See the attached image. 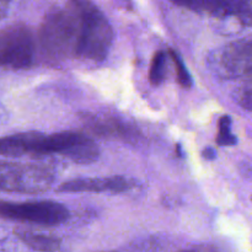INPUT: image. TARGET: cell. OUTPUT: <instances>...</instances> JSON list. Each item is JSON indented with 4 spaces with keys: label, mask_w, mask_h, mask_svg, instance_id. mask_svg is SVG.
<instances>
[{
    "label": "cell",
    "mask_w": 252,
    "mask_h": 252,
    "mask_svg": "<svg viewBox=\"0 0 252 252\" xmlns=\"http://www.w3.org/2000/svg\"><path fill=\"white\" fill-rule=\"evenodd\" d=\"M74 22L75 58L101 62L113 42V30L107 17L90 0H69Z\"/></svg>",
    "instance_id": "1"
},
{
    "label": "cell",
    "mask_w": 252,
    "mask_h": 252,
    "mask_svg": "<svg viewBox=\"0 0 252 252\" xmlns=\"http://www.w3.org/2000/svg\"><path fill=\"white\" fill-rule=\"evenodd\" d=\"M84 140L85 134L79 132H62L51 135L34 132L19 133L0 138V155L62 154L71 159L80 149Z\"/></svg>",
    "instance_id": "2"
},
{
    "label": "cell",
    "mask_w": 252,
    "mask_h": 252,
    "mask_svg": "<svg viewBox=\"0 0 252 252\" xmlns=\"http://www.w3.org/2000/svg\"><path fill=\"white\" fill-rule=\"evenodd\" d=\"M43 53L53 61L75 58L73 16L68 6L49 12L39 30Z\"/></svg>",
    "instance_id": "3"
},
{
    "label": "cell",
    "mask_w": 252,
    "mask_h": 252,
    "mask_svg": "<svg viewBox=\"0 0 252 252\" xmlns=\"http://www.w3.org/2000/svg\"><path fill=\"white\" fill-rule=\"evenodd\" d=\"M53 175L36 164L0 160V192L36 193L51 187Z\"/></svg>",
    "instance_id": "4"
},
{
    "label": "cell",
    "mask_w": 252,
    "mask_h": 252,
    "mask_svg": "<svg viewBox=\"0 0 252 252\" xmlns=\"http://www.w3.org/2000/svg\"><path fill=\"white\" fill-rule=\"evenodd\" d=\"M0 217L9 220L49 226L64 223L69 218V212L63 204L52 201H0Z\"/></svg>",
    "instance_id": "5"
},
{
    "label": "cell",
    "mask_w": 252,
    "mask_h": 252,
    "mask_svg": "<svg viewBox=\"0 0 252 252\" xmlns=\"http://www.w3.org/2000/svg\"><path fill=\"white\" fill-rule=\"evenodd\" d=\"M34 39L29 27L14 25L0 31V65L21 69L32 64Z\"/></svg>",
    "instance_id": "6"
},
{
    "label": "cell",
    "mask_w": 252,
    "mask_h": 252,
    "mask_svg": "<svg viewBox=\"0 0 252 252\" xmlns=\"http://www.w3.org/2000/svg\"><path fill=\"white\" fill-rule=\"evenodd\" d=\"M81 121L90 132L98 137L112 138L127 143H134L139 137L137 128L120 118L84 113Z\"/></svg>",
    "instance_id": "7"
},
{
    "label": "cell",
    "mask_w": 252,
    "mask_h": 252,
    "mask_svg": "<svg viewBox=\"0 0 252 252\" xmlns=\"http://www.w3.org/2000/svg\"><path fill=\"white\" fill-rule=\"evenodd\" d=\"M220 73L228 76L252 74V42H236L226 46L216 58Z\"/></svg>",
    "instance_id": "8"
},
{
    "label": "cell",
    "mask_w": 252,
    "mask_h": 252,
    "mask_svg": "<svg viewBox=\"0 0 252 252\" xmlns=\"http://www.w3.org/2000/svg\"><path fill=\"white\" fill-rule=\"evenodd\" d=\"M133 187L129 180L122 176L113 177H86L73 179L63 182L58 187L59 192H113L121 193Z\"/></svg>",
    "instance_id": "9"
},
{
    "label": "cell",
    "mask_w": 252,
    "mask_h": 252,
    "mask_svg": "<svg viewBox=\"0 0 252 252\" xmlns=\"http://www.w3.org/2000/svg\"><path fill=\"white\" fill-rule=\"evenodd\" d=\"M174 4L194 11L214 15H243L249 9V0H171Z\"/></svg>",
    "instance_id": "10"
},
{
    "label": "cell",
    "mask_w": 252,
    "mask_h": 252,
    "mask_svg": "<svg viewBox=\"0 0 252 252\" xmlns=\"http://www.w3.org/2000/svg\"><path fill=\"white\" fill-rule=\"evenodd\" d=\"M17 235L27 246L37 251L53 252L58 250L59 246H61V240L53 238V236L33 234L31 231H19Z\"/></svg>",
    "instance_id": "11"
},
{
    "label": "cell",
    "mask_w": 252,
    "mask_h": 252,
    "mask_svg": "<svg viewBox=\"0 0 252 252\" xmlns=\"http://www.w3.org/2000/svg\"><path fill=\"white\" fill-rule=\"evenodd\" d=\"M166 74V54L159 51L153 57L149 69V80L153 85H160L164 81Z\"/></svg>",
    "instance_id": "12"
},
{
    "label": "cell",
    "mask_w": 252,
    "mask_h": 252,
    "mask_svg": "<svg viewBox=\"0 0 252 252\" xmlns=\"http://www.w3.org/2000/svg\"><path fill=\"white\" fill-rule=\"evenodd\" d=\"M231 120L229 116H223L219 120V129H218V137H217V143L223 147H230V145L236 144L235 135L231 134L230 130Z\"/></svg>",
    "instance_id": "13"
},
{
    "label": "cell",
    "mask_w": 252,
    "mask_h": 252,
    "mask_svg": "<svg viewBox=\"0 0 252 252\" xmlns=\"http://www.w3.org/2000/svg\"><path fill=\"white\" fill-rule=\"evenodd\" d=\"M169 54L170 57H171L172 62H174L175 68H176V75H177V81H179V84L182 86V88H186V89L191 88L192 78L191 75H189L187 68L185 66L182 59L180 58L179 54H177L175 51H172V49H169Z\"/></svg>",
    "instance_id": "14"
},
{
    "label": "cell",
    "mask_w": 252,
    "mask_h": 252,
    "mask_svg": "<svg viewBox=\"0 0 252 252\" xmlns=\"http://www.w3.org/2000/svg\"><path fill=\"white\" fill-rule=\"evenodd\" d=\"M238 102L243 107L252 111V85L240 90V93L238 94Z\"/></svg>",
    "instance_id": "15"
},
{
    "label": "cell",
    "mask_w": 252,
    "mask_h": 252,
    "mask_svg": "<svg viewBox=\"0 0 252 252\" xmlns=\"http://www.w3.org/2000/svg\"><path fill=\"white\" fill-rule=\"evenodd\" d=\"M7 4H9V0H0V19L4 16L7 9Z\"/></svg>",
    "instance_id": "16"
},
{
    "label": "cell",
    "mask_w": 252,
    "mask_h": 252,
    "mask_svg": "<svg viewBox=\"0 0 252 252\" xmlns=\"http://www.w3.org/2000/svg\"><path fill=\"white\" fill-rule=\"evenodd\" d=\"M204 155H206L207 158H211V159H212V158H214V155H216V153H214L212 149H207L206 152H204Z\"/></svg>",
    "instance_id": "17"
}]
</instances>
